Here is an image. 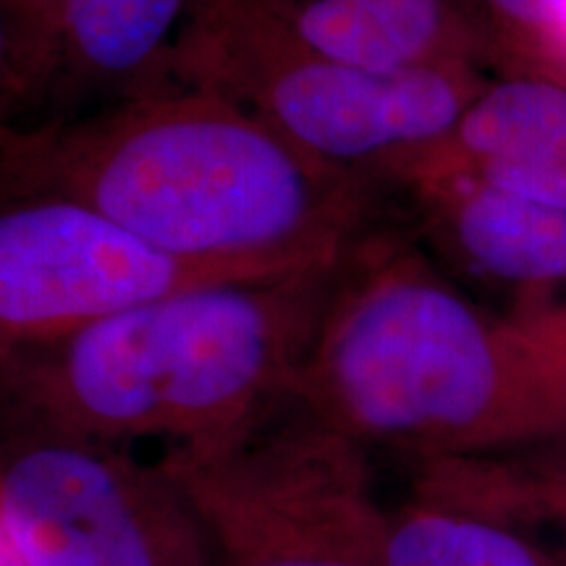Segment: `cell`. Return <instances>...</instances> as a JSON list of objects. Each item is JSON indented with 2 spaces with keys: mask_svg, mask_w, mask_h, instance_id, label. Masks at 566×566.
Segmentation results:
<instances>
[{
  "mask_svg": "<svg viewBox=\"0 0 566 566\" xmlns=\"http://www.w3.org/2000/svg\"><path fill=\"white\" fill-rule=\"evenodd\" d=\"M420 66H495L470 0H367Z\"/></svg>",
  "mask_w": 566,
  "mask_h": 566,
  "instance_id": "cell-14",
  "label": "cell"
},
{
  "mask_svg": "<svg viewBox=\"0 0 566 566\" xmlns=\"http://www.w3.org/2000/svg\"><path fill=\"white\" fill-rule=\"evenodd\" d=\"M0 566H30L24 562V556L19 554V548L13 546L9 533H6L3 522H0Z\"/></svg>",
  "mask_w": 566,
  "mask_h": 566,
  "instance_id": "cell-19",
  "label": "cell"
},
{
  "mask_svg": "<svg viewBox=\"0 0 566 566\" xmlns=\"http://www.w3.org/2000/svg\"><path fill=\"white\" fill-rule=\"evenodd\" d=\"M367 454L289 388L158 462L200 520L210 566H384L386 506Z\"/></svg>",
  "mask_w": 566,
  "mask_h": 566,
  "instance_id": "cell-5",
  "label": "cell"
},
{
  "mask_svg": "<svg viewBox=\"0 0 566 566\" xmlns=\"http://www.w3.org/2000/svg\"><path fill=\"white\" fill-rule=\"evenodd\" d=\"M216 281L239 279L168 258L74 197L0 192V354Z\"/></svg>",
  "mask_w": 566,
  "mask_h": 566,
  "instance_id": "cell-7",
  "label": "cell"
},
{
  "mask_svg": "<svg viewBox=\"0 0 566 566\" xmlns=\"http://www.w3.org/2000/svg\"><path fill=\"white\" fill-rule=\"evenodd\" d=\"M34 113H38V92L19 48L9 9L0 0V160L11 150L13 142L32 132Z\"/></svg>",
  "mask_w": 566,
  "mask_h": 566,
  "instance_id": "cell-17",
  "label": "cell"
},
{
  "mask_svg": "<svg viewBox=\"0 0 566 566\" xmlns=\"http://www.w3.org/2000/svg\"><path fill=\"white\" fill-rule=\"evenodd\" d=\"M302 51L365 71L420 66L367 0H260Z\"/></svg>",
  "mask_w": 566,
  "mask_h": 566,
  "instance_id": "cell-13",
  "label": "cell"
},
{
  "mask_svg": "<svg viewBox=\"0 0 566 566\" xmlns=\"http://www.w3.org/2000/svg\"><path fill=\"white\" fill-rule=\"evenodd\" d=\"M384 566H556L533 537L499 516L417 485L386 506Z\"/></svg>",
  "mask_w": 566,
  "mask_h": 566,
  "instance_id": "cell-12",
  "label": "cell"
},
{
  "mask_svg": "<svg viewBox=\"0 0 566 566\" xmlns=\"http://www.w3.org/2000/svg\"><path fill=\"white\" fill-rule=\"evenodd\" d=\"M424 237L464 271L512 286L566 281V210L462 168H428L399 187Z\"/></svg>",
  "mask_w": 566,
  "mask_h": 566,
  "instance_id": "cell-9",
  "label": "cell"
},
{
  "mask_svg": "<svg viewBox=\"0 0 566 566\" xmlns=\"http://www.w3.org/2000/svg\"><path fill=\"white\" fill-rule=\"evenodd\" d=\"M533 365L556 438L566 436V300H525L509 313Z\"/></svg>",
  "mask_w": 566,
  "mask_h": 566,
  "instance_id": "cell-16",
  "label": "cell"
},
{
  "mask_svg": "<svg viewBox=\"0 0 566 566\" xmlns=\"http://www.w3.org/2000/svg\"><path fill=\"white\" fill-rule=\"evenodd\" d=\"M546 166H566V84L537 74H504L485 80L449 142L412 176L428 168Z\"/></svg>",
  "mask_w": 566,
  "mask_h": 566,
  "instance_id": "cell-10",
  "label": "cell"
},
{
  "mask_svg": "<svg viewBox=\"0 0 566 566\" xmlns=\"http://www.w3.org/2000/svg\"><path fill=\"white\" fill-rule=\"evenodd\" d=\"M3 3L9 9L19 48L32 74L34 92H38V113H34V124H38L42 97H45L48 80H51L55 40H59V27L66 0H3Z\"/></svg>",
  "mask_w": 566,
  "mask_h": 566,
  "instance_id": "cell-18",
  "label": "cell"
},
{
  "mask_svg": "<svg viewBox=\"0 0 566 566\" xmlns=\"http://www.w3.org/2000/svg\"><path fill=\"white\" fill-rule=\"evenodd\" d=\"M493 45L495 69L566 84V0H470Z\"/></svg>",
  "mask_w": 566,
  "mask_h": 566,
  "instance_id": "cell-15",
  "label": "cell"
},
{
  "mask_svg": "<svg viewBox=\"0 0 566 566\" xmlns=\"http://www.w3.org/2000/svg\"><path fill=\"white\" fill-rule=\"evenodd\" d=\"M417 485L499 516L566 566V451L543 443L483 457L428 459Z\"/></svg>",
  "mask_w": 566,
  "mask_h": 566,
  "instance_id": "cell-11",
  "label": "cell"
},
{
  "mask_svg": "<svg viewBox=\"0 0 566 566\" xmlns=\"http://www.w3.org/2000/svg\"><path fill=\"white\" fill-rule=\"evenodd\" d=\"M336 268L200 283L0 354L11 433L166 454L237 428L294 388Z\"/></svg>",
  "mask_w": 566,
  "mask_h": 566,
  "instance_id": "cell-3",
  "label": "cell"
},
{
  "mask_svg": "<svg viewBox=\"0 0 566 566\" xmlns=\"http://www.w3.org/2000/svg\"><path fill=\"white\" fill-rule=\"evenodd\" d=\"M0 192L92 205L142 242L223 279L336 268L386 189L325 166L221 95L160 90L24 134Z\"/></svg>",
  "mask_w": 566,
  "mask_h": 566,
  "instance_id": "cell-1",
  "label": "cell"
},
{
  "mask_svg": "<svg viewBox=\"0 0 566 566\" xmlns=\"http://www.w3.org/2000/svg\"><path fill=\"white\" fill-rule=\"evenodd\" d=\"M485 80L472 66H344L302 51L260 0H205L176 87L221 95L315 160L396 192Z\"/></svg>",
  "mask_w": 566,
  "mask_h": 566,
  "instance_id": "cell-4",
  "label": "cell"
},
{
  "mask_svg": "<svg viewBox=\"0 0 566 566\" xmlns=\"http://www.w3.org/2000/svg\"><path fill=\"white\" fill-rule=\"evenodd\" d=\"M0 522L30 566H210L197 514L158 459L11 433Z\"/></svg>",
  "mask_w": 566,
  "mask_h": 566,
  "instance_id": "cell-6",
  "label": "cell"
},
{
  "mask_svg": "<svg viewBox=\"0 0 566 566\" xmlns=\"http://www.w3.org/2000/svg\"><path fill=\"white\" fill-rule=\"evenodd\" d=\"M294 391L365 451L420 462L556 441L512 317L386 223L338 263Z\"/></svg>",
  "mask_w": 566,
  "mask_h": 566,
  "instance_id": "cell-2",
  "label": "cell"
},
{
  "mask_svg": "<svg viewBox=\"0 0 566 566\" xmlns=\"http://www.w3.org/2000/svg\"><path fill=\"white\" fill-rule=\"evenodd\" d=\"M205 0H66L32 132L176 90Z\"/></svg>",
  "mask_w": 566,
  "mask_h": 566,
  "instance_id": "cell-8",
  "label": "cell"
}]
</instances>
